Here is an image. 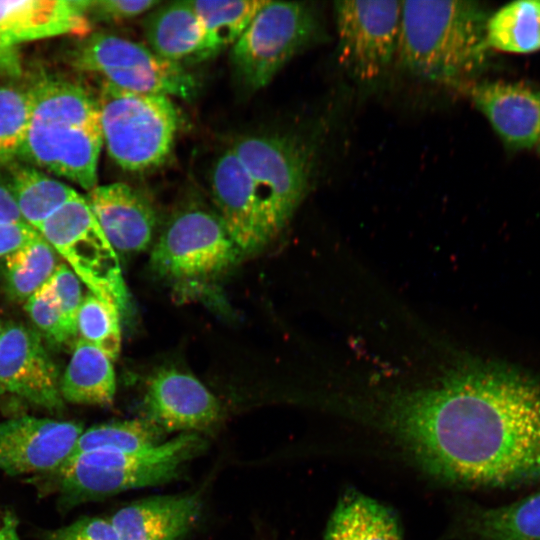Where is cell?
<instances>
[{"label":"cell","instance_id":"obj_1","mask_svg":"<svg viewBox=\"0 0 540 540\" xmlns=\"http://www.w3.org/2000/svg\"><path fill=\"white\" fill-rule=\"evenodd\" d=\"M426 474L466 487L540 481V381L471 366L389 394L376 422Z\"/></svg>","mask_w":540,"mask_h":540},{"label":"cell","instance_id":"obj_2","mask_svg":"<svg viewBox=\"0 0 540 540\" xmlns=\"http://www.w3.org/2000/svg\"><path fill=\"white\" fill-rule=\"evenodd\" d=\"M30 88L31 118L19 159L91 191L103 145L97 99L79 84L57 78L40 79Z\"/></svg>","mask_w":540,"mask_h":540},{"label":"cell","instance_id":"obj_3","mask_svg":"<svg viewBox=\"0 0 540 540\" xmlns=\"http://www.w3.org/2000/svg\"><path fill=\"white\" fill-rule=\"evenodd\" d=\"M489 16L473 1H402L398 58L416 76L461 88L488 64Z\"/></svg>","mask_w":540,"mask_h":540},{"label":"cell","instance_id":"obj_4","mask_svg":"<svg viewBox=\"0 0 540 540\" xmlns=\"http://www.w3.org/2000/svg\"><path fill=\"white\" fill-rule=\"evenodd\" d=\"M207 444L199 433H180L161 444L134 452L88 451L71 454L57 468L31 477L58 505L71 509L118 493L178 478Z\"/></svg>","mask_w":540,"mask_h":540},{"label":"cell","instance_id":"obj_5","mask_svg":"<svg viewBox=\"0 0 540 540\" xmlns=\"http://www.w3.org/2000/svg\"><path fill=\"white\" fill-rule=\"evenodd\" d=\"M97 103L103 144L119 167L143 172L167 160L179 125L170 97L135 93L103 81Z\"/></svg>","mask_w":540,"mask_h":540},{"label":"cell","instance_id":"obj_6","mask_svg":"<svg viewBox=\"0 0 540 540\" xmlns=\"http://www.w3.org/2000/svg\"><path fill=\"white\" fill-rule=\"evenodd\" d=\"M231 148L250 176L270 242L308 191L315 167L314 149L296 136L282 134L246 136Z\"/></svg>","mask_w":540,"mask_h":540},{"label":"cell","instance_id":"obj_7","mask_svg":"<svg viewBox=\"0 0 540 540\" xmlns=\"http://www.w3.org/2000/svg\"><path fill=\"white\" fill-rule=\"evenodd\" d=\"M320 35V16L311 4L266 0L232 46L234 69L248 88H263Z\"/></svg>","mask_w":540,"mask_h":540},{"label":"cell","instance_id":"obj_8","mask_svg":"<svg viewBox=\"0 0 540 540\" xmlns=\"http://www.w3.org/2000/svg\"><path fill=\"white\" fill-rule=\"evenodd\" d=\"M42 237L102 300L126 311L129 296L116 250L107 240L86 197L77 194L38 229Z\"/></svg>","mask_w":540,"mask_h":540},{"label":"cell","instance_id":"obj_9","mask_svg":"<svg viewBox=\"0 0 540 540\" xmlns=\"http://www.w3.org/2000/svg\"><path fill=\"white\" fill-rule=\"evenodd\" d=\"M242 251L218 214L189 208L175 214L151 252L152 269L174 283H196L218 276Z\"/></svg>","mask_w":540,"mask_h":540},{"label":"cell","instance_id":"obj_10","mask_svg":"<svg viewBox=\"0 0 540 540\" xmlns=\"http://www.w3.org/2000/svg\"><path fill=\"white\" fill-rule=\"evenodd\" d=\"M337 59L361 83L381 78L398 58L402 1H337Z\"/></svg>","mask_w":540,"mask_h":540},{"label":"cell","instance_id":"obj_11","mask_svg":"<svg viewBox=\"0 0 540 540\" xmlns=\"http://www.w3.org/2000/svg\"><path fill=\"white\" fill-rule=\"evenodd\" d=\"M75 421L22 416L0 422V470L9 475L45 474L72 453L83 432Z\"/></svg>","mask_w":540,"mask_h":540},{"label":"cell","instance_id":"obj_12","mask_svg":"<svg viewBox=\"0 0 540 540\" xmlns=\"http://www.w3.org/2000/svg\"><path fill=\"white\" fill-rule=\"evenodd\" d=\"M0 386L49 411L64 407L56 364L39 333L19 323L6 324L0 333Z\"/></svg>","mask_w":540,"mask_h":540},{"label":"cell","instance_id":"obj_13","mask_svg":"<svg viewBox=\"0 0 540 540\" xmlns=\"http://www.w3.org/2000/svg\"><path fill=\"white\" fill-rule=\"evenodd\" d=\"M145 418L163 432L199 433L222 419L218 399L194 376L162 369L149 380L144 398Z\"/></svg>","mask_w":540,"mask_h":540},{"label":"cell","instance_id":"obj_14","mask_svg":"<svg viewBox=\"0 0 540 540\" xmlns=\"http://www.w3.org/2000/svg\"><path fill=\"white\" fill-rule=\"evenodd\" d=\"M88 0L0 1V60L21 44L89 33Z\"/></svg>","mask_w":540,"mask_h":540},{"label":"cell","instance_id":"obj_15","mask_svg":"<svg viewBox=\"0 0 540 540\" xmlns=\"http://www.w3.org/2000/svg\"><path fill=\"white\" fill-rule=\"evenodd\" d=\"M477 109L510 149H527L540 140V89L504 80L468 83Z\"/></svg>","mask_w":540,"mask_h":540},{"label":"cell","instance_id":"obj_16","mask_svg":"<svg viewBox=\"0 0 540 540\" xmlns=\"http://www.w3.org/2000/svg\"><path fill=\"white\" fill-rule=\"evenodd\" d=\"M211 191L218 216L242 252L256 250L269 242L252 181L231 147L213 166Z\"/></svg>","mask_w":540,"mask_h":540},{"label":"cell","instance_id":"obj_17","mask_svg":"<svg viewBox=\"0 0 540 540\" xmlns=\"http://www.w3.org/2000/svg\"><path fill=\"white\" fill-rule=\"evenodd\" d=\"M88 204L116 251L140 252L147 249L157 226L151 202L125 183L97 185L88 192Z\"/></svg>","mask_w":540,"mask_h":540},{"label":"cell","instance_id":"obj_18","mask_svg":"<svg viewBox=\"0 0 540 540\" xmlns=\"http://www.w3.org/2000/svg\"><path fill=\"white\" fill-rule=\"evenodd\" d=\"M201 508L199 493L157 495L121 507L110 520L120 540H181Z\"/></svg>","mask_w":540,"mask_h":540},{"label":"cell","instance_id":"obj_19","mask_svg":"<svg viewBox=\"0 0 540 540\" xmlns=\"http://www.w3.org/2000/svg\"><path fill=\"white\" fill-rule=\"evenodd\" d=\"M148 47L160 59L181 64L199 61L204 30L191 1H175L156 7L144 22Z\"/></svg>","mask_w":540,"mask_h":540},{"label":"cell","instance_id":"obj_20","mask_svg":"<svg viewBox=\"0 0 540 540\" xmlns=\"http://www.w3.org/2000/svg\"><path fill=\"white\" fill-rule=\"evenodd\" d=\"M457 531L466 540H540V492L499 507L471 508Z\"/></svg>","mask_w":540,"mask_h":540},{"label":"cell","instance_id":"obj_21","mask_svg":"<svg viewBox=\"0 0 540 540\" xmlns=\"http://www.w3.org/2000/svg\"><path fill=\"white\" fill-rule=\"evenodd\" d=\"M324 540H403L396 514L377 500L354 489L338 500Z\"/></svg>","mask_w":540,"mask_h":540},{"label":"cell","instance_id":"obj_22","mask_svg":"<svg viewBox=\"0 0 540 540\" xmlns=\"http://www.w3.org/2000/svg\"><path fill=\"white\" fill-rule=\"evenodd\" d=\"M116 393L111 359L92 344L78 338L60 379L63 401L83 405H110Z\"/></svg>","mask_w":540,"mask_h":540},{"label":"cell","instance_id":"obj_23","mask_svg":"<svg viewBox=\"0 0 540 540\" xmlns=\"http://www.w3.org/2000/svg\"><path fill=\"white\" fill-rule=\"evenodd\" d=\"M7 166L8 183L20 216L37 231L51 215L78 194L71 186L34 166L16 161Z\"/></svg>","mask_w":540,"mask_h":540},{"label":"cell","instance_id":"obj_24","mask_svg":"<svg viewBox=\"0 0 540 540\" xmlns=\"http://www.w3.org/2000/svg\"><path fill=\"white\" fill-rule=\"evenodd\" d=\"M72 55V64L78 70L100 76L114 71L162 68L172 64L160 59L148 46L108 33L93 34Z\"/></svg>","mask_w":540,"mask_h":540},{"label":"cell","instance_id":"obj_25","mask_svg":"<svg viewBox=\"0 0 540 540\" xmlns=\"http://www.w3.org/2000/svg\"><path fill=\"white\" fill-rule=\"evenodd\" d=\"M266 0H198L191 4L204 30L199 60L233 46Z\"/></svg>","mask_w":540,"mask_h":540},{"label":"cell","instance_id":"obj_26","mask_svg":"<svg viewBox=\"0 0 540 540\" xmlns=\"http://www.w3.org/2000/svg\"><path fill=\"white\" fill-rule=\"evenodd\" d=\"M486 39L490 49L509 53L540 50V0L508 3L489 16Z\"/></svg>","mask_w":540,"mask_h":540},{"label":"cell","instance_id":"obj_27","mask_svg":"<svg viewBox=\"0 0 540 540\" xmlns=\"http://www.w3.org/2000/svg\"><path fill=\"white\" fill-rule=\"evenodd\" d=\"M58 254L42 235L29 245L4 258L3 285L16 301H27L54 274Z\"/></svg>","mask_w":540,"mask_h":540},{"label":"cell","instance_id":"obj_28","mask_svg":"<svg viewBox=\"0 0 540 540\" xmlns=\"http://www.w3.org/2000/svg\"><path fill=\"white\" fill-rule=\"evenodd\" d=\"M164 435L165 432L145 417L102 423L83 430L71 454L97 450L140 451L161 444L165 441Z\"/></svg>","mask_w":540,"mask_h":540},{"label":"cell","instance_id":"obj_29","mask_svg":"<svg viewBox=\"0 0 540 540\" xmlns=\"http://www.w3.org/2000/svg\"><path fill=\"white\" fill-rule=\"evenodd\" d=\"M31 109L30 86L0 87V166L19 159L30 124Z\"/></svg>","mask_w":540,"mask_h":540},{"label":"cell","instance_id":"obj_30","mask_svg":"<svg viewBox=\"0 0 540 540\" xmlns=\"http://www.w3.org/2000/svg\"><path fill=\"white\" fill-rule=\"evenodd\" d=\"M120 311L92 292L82 299L77 314V335L101 350L109 359H117L121 350Z\"/></svg>","mask_w":540,"mask_h":540},{"label":"cell","instance_id":"obj_31","mask_svg":"<svg viewBox=\"0 0 540 540\" xmlns=\"http://www.w3.org/2000/svg\"><path fill=\"white\" fill-rule=\"evenodd\" d=\"M25 310L39 335L55 345L65 344L78 336L47 282L25 302Z\"/></svg>","mask_w":540,"mask_h":540},{"label":"cell","instance_id":"obj_32","mask_svg":"<svg viewBox=\"0 0 540 540\" xmlns=\"http://www.w3.org/2000/svg\"><path fill=\"white\" fill-rule=\"evenodd\" d=\"M47 283L69 324L77 331V314L83 299L82 282L66 263H62Z\"/></svg>","mask_w":540,"mask_h":540},{"label":"cell","instance_id":"obj_33","mask_svg":"<svg viewBox=\"0 0 540 540\" xmlns=\"http://www.w3.org/2000/svg\"><path fill=\"white\" fill-rule=\"evenodd\" d=\"M44 540H120L112 522L104 517H83L68 525L48 530Z\"/></svg>","mask_w":540,"mask_h":540},{"label":"cell","instance_id":"obj_34","mask_svg":"<svg viewBox=\"0 0 540 540\" xmlns=\"http://www.w3.org/2000/svg\"><path fill=\"white\" fill-rule=\"evenodd\" d=\"M161 2L157 0H100L91 1L89 14L103 20L122 21L153 10Z\"/></svg>","mask_w":540,"mask_h":540},{"label":"cell","instance_id":"obj_35","mask_svg":"<svg viewBox=\"0 0 540 540\" xmlns=\"http://www.w3.org/2000/svg\"><path fill=\"white\" fill-rule=\"evenodd\" d=\"M41 236L24 221L0 222V258L7 257Z\"/></svg>","mask_w":540,"mask_h":540},{"label":"cell","instance_id":"obj_36","mask_svg":"<svg viewBox=\"0 0 540 540\" xmlns=\"http://www.w3.org/2000/svg\"><path fill=\"white\" fill-rule=\"evenodd\" d=\"M23 221L12 195L7 175L0 172V222Z\"/></svg>","mask_w":540,"mask_h":540},{"label":"cell","instance_id":"obj_37","mask_svg":"<svg viewBox=\"0 0 540 540\" xmlns=\"http://www.w3.org/2000/svg\"><path fill=\"white\" fill-rule=\"evenodd\" d=\"M0 540H21L18 520L9 510H0Z\"/></svg>","mask_w":540,"mask_h":540},{"label":"cell","instance_id":"obj_38","mask_svg":"<svg viewBox=\"0 0 540 540\" xmlns=\"http://www.w3.org/2000/svg\"><path fill=\"white\" fill-rule=\"evenodd\" d=\"M1 330H2V326H1V324H0V333H1ZM3 393H4V391H3L2 387L0 386V396H1Z\"/></svg>","mask_w":540,"mask_h":540},{"label":"cell","instance_id":"obj_39","mask_svg":"<svg viewBox=\"0 0 540 540\" xmlns=\"http://www.w3.org/2000/svg\"><path fill=\"white\" fill-rule=\"evenodd\" d=\"M538 143H539V146H540V140H539V142H538Z\"/></svg>","mask_w":540,"mask_h":540}]
</instances>
